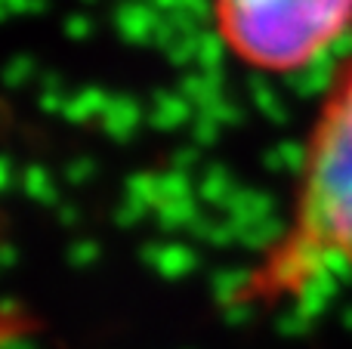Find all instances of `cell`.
<instances>
[{
	"mask_svg": "<svg viewBox=\"0 0 352 349\" xmlns=\"http://www.w3.org/2000/svg\"><path fill=\"white\" fill-rule=\"evenodd\" d=\"M210 12L232 59L263 74L303 71L352 31V0H210Z\"/></svg>",
	"mask_w": 352,
	"mask_h": 349,
	"instance_id": "2",
	"label": "cell"
},
{
	"mask_svg": "<svg viewBox=\"0 0 352 349\" xmlns=\"http://www.w3.org/2000/svg\"><path fill=\"white\" fill-rule=\"evenodd\" d=\"M352 275V56L337 65L300 155L285 226L235 288V303L281 306L324 275Z\"/></svg>",
	"mask_w": 352,
	"mask_h": 349,
	"instance_id": "1",
	"label": "cell"
}]
</instances>
